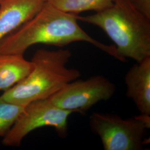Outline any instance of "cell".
<instances>
[{"instance_id":"6da1fadb","label":"cell","mask_w":150,"mask_h":150,"mask_svg":"<svg viewBox=\"0 0 150 150\" xmlns=\"http://www.w3.org/2000/svg\"><path fill=\"white\" fill-rule=\"evenodd\" d=\"M77 15L61 11L46 2L27 22L0 41V54H22L34 45L63 47L83 41L123 62L115 45H107L88 35L79 25Z\"/></svg>"},{"instance_id":"7a4b0ae2","label":"cell","mask_w":150,"mask_h":150,"mask_svg":"<svg viewBox=\"0 0 150 150\" xmlns=\"http://www.w3.org/2000/svg\"><path fill=\"white\" fill-rule=\"evenodd\" d=\"M78 20L100 27L115 43L123 62H139L150 57V20L129 0H114L112 5L94 15L77 16Z\"/></svg>"},{"instance_id":"3957f363","label":"cell","mask_w":150,"mask_h":150,"mask_svg":"<svg viewBox=\"0 0 150 150\" xmlns=\"http://www.w3.org/2000/svg\"><path fill=\"white\" fill-rule=\"evenodd\" d=\"M71 56L69 50H38L31 60L33 68L30 73L0 96L22 105L49 98L67 83L80 77L79 70L67 67Z\"/></svg>"},{"instance_id":"277c9868","label":"cell","mask_w":150,"mask_h":150,"mask_svg":"<svg viewBox=\"0 0 150 150\" xmlns=\"http://www.w3.org/2000/svg\"><path fill=\"white\" fill-rule=\"evenodd\" d=\"M89 125L100 137L105 150H142L150 129V115L140 114L123 119L115 114L93 112L90 116Z\"/></svg>"},{"instance_id":"5b68a950","label":"cell","mask_w":150,"mask_h":150,"mask_svg":"<svg viewBox=\"0 0 150 150\" xmlns=\"http://www.w3.org/2000/svg\"><path fill=\"white\" fill-rule=\"evenodd\" d=\"M73 113L57 107L49 98L30 102L4 137L2 144L18 146L29 133L46 126L54 127L59 137L64 139L68 135V118Z\"/></svg>"},{"instance_id":"8992f818","label":"cell","mask_w":150,"mask_h":150,"mask_svg":"<svg viewBox=\"0 0 150 150\" xmlns=\"http://www.w3.org/2000/svg\"><path fill=\"white\" fill-rule=\"evenodd\" d=\"M116 92V86L102 75L85 80L73 81L49 98L62 109L82 113L101 101H107Z\"/></svg>"},{"instance_id":"52a82bcc","label":"cell","mask_w":150,"mask_h":150,"mask_svg":"<svg viewBox=\"0 0 150 150\" xmlns=\"http://www.w3.org/2000/svg\"><path fill=\"white\" fill-rule=\"evenodd\" d=\"M46 0H0V41L31 19Z\"/></svg>"},{"instance_id":"ba28073f","label":"cell","mask_w":150,"mask_h":150,"mask_svg":"<svg viewBox=\"0 0 150 150\" xmlns=\"http://www.w3.org/2000/svg\"><path fill=\"white\" fill-rule=\"evenodd\" d=\"M126 96L136 105L141 114L150 115V57L136 62L125 76Z\"/></svg>"},{"instance_id":"9c48e42d","label":"cell","mask_w":150,"mask_h":150,"mask_svg":"<svg viewBox=\"0 0 150 150\" xmlns=\"http://www.w3.org/2000/svg\"><path fill=\"white\" fill-rule=\"evenodd\" d=\"M33 64L22 54H0V91H5L23 80Z\"/></svg>"},{"instance_id":"30bf717a","label":"cell","mask_w":150,"mask_h":150,"mask_svg":"<svg viewBox=\"0 0 150 150\" xmlns=\"http://www.w3.org/2000/svg\"><path fill=\"white\" fill-rule=\"evenodd\" d=\"M114 0H46L61 11L77 15L86 11H102L112 5Z\"/></svg>"},{"instance_id":"8fae6325","label":"cell","mask_w":150,"mask_h":150,"mask_svg":"<svg viewBox=\"0 0 150 150\" xmlns=\"http://www.w3.org/2000/svg\"><path fill=\"white\" fill-rule=\"evenodd\" d=\"M26 106L7 101L0 96V136L7 134Z\"/></svg>"},{"instance_id":"7c38bea8","label":"cell","mask_w":150,"mask_h":150,"mask_svg":"<svg viewBox=\"0 0 150 150\" xmlns=\"http://www.w3.org/2000/svg\"><path fill=\"white\" fill-rule=\"evenodd\" d=\"M136 8L150 20V0H129Z\"/></svg>"}]
</instances>
